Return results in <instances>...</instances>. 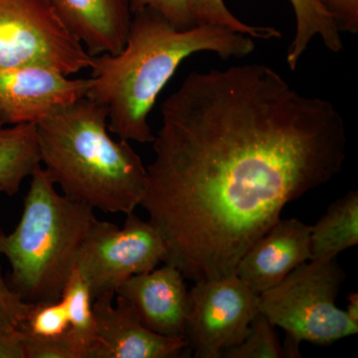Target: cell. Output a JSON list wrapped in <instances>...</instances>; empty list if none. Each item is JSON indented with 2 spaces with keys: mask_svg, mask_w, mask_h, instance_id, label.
Listing matches in <instances>:
<instances>
[{
  "mask_svg": "<svg viewBox=\"0 0 358 358\" xmlns=\"http://www.w3.org/2000/svg\"><path fill=\"white\" fill-rule=\"evenodd\" d=\"M160 112L141 205L166 242L164 263L194 282L236 275L285 206L345 160L334 103L266 65L194 71Z\"/></svg>",
  "mask_w": 358,
  "mask_h": 358,
  "instance_id": "obj_1",
  "label": "cell"
},
{
  "mask_svg": "<svg viewBox=\"0 0 358 358\" xmlns=\"http://www.w3.org/2000/svg\"><path fill=\"white\" fill-rule=\"evenodd\" d=\"M255 49L252 37L217 25L180 30L150 8L134 11L120 53L92 56L87 98L107 108L108 128L120 140L152 143L148 115L179 65L199 52L241 58Z\"/></svg>",
  "mask_w": 358,
  "mask_h": 358,
  "instance_id": "obj_2",
  "label": "cell"
},
{
  "mask_svg": "<svg viewBox=\"0 0 358 358\" xmlns=\"http://www.w3.org/2000/svg\"><path fill=\"white\" fill-rule=\"evenodd\" d=\"M108 115L84 96L35 124L40 162L66 196L128 215L145 194L147 167L129 141L110 138Z\"/></svg>",
  "mask_w": 358,
  "mask_h": 358,
  "instance_id": "obj_3",
  "label": "cell"
},
{
  "mask_svg": "<svg viewBox=\"0 0 358 358\" xmlns=\"http://www.w3.org/2000/svg\"><path fill=\"white\" fill-rule=\"evenodd\" d=\"M30 178L20 223L0 231V255L11 267L9 287L35 305L60 300L96 217L88 204L59 194L42 166Z\"/></svg>",
  "mask_w": 358,
  "mask_h": 358,
  "instance_id": "obj_4",
  "label": "cell"
},
{
  "mask_svg": "<svg viewBox=\"0 0 358 358\" xmlns=\"http://www.w3.org/2000/svg\"><path fill=\"white\" fill-rule=\"evenodd\" d=\"M338 257L315 259L259 294V313L296 343L329 345L358 333V324L336 305L345 273Z\"/></svg>",
  "mask_w": 358,
  "mask_h": 358,
  "instance_id": "obj_5",
  "label": "cell"
},
{
  "mask_svg": "<svg viewBox=\"0 0 358 358\" xmlns=\"http://www.w3.org/2000/svg\"><path fill=\"white\" fill-rule=\"evenodd\" d=\"M91 64L46 0H0V73L37 66L71 76Z\"/></svg>",
  "mask_w": 358,
  "mask_h": 358,
  "instance_id": "obj_6",
  "label": "cell"
},
{
  "mask_svg": "<svg viewBox=\"0 0 358 358\" xmlns=\"http://www.w3.org/2000/svg\"><path fill=\"white\" fill-rule=\"evenodd\" d=\"M167 248L159 231L134 212L122 228L92 221L77 259V270L88 285L92 300L115 296L129 278L154 270L166 261Z\"/></svg>",
  "mask_w": 358,
  "mask_h": 358,
  "instance_id": "obj_7",
  "label": "cell"
},
{
  "mask_svg": "<svg viewBox=\"0 0 358 358\" xmlns=\"http://www.w3.org/2000/svg\"><path fill=\"white\" fill-rule=\"evenodd\" d=\"M186 341L196 358H221L243 341L259 313V294L236 275L195 282Z\"/></svg>",
  "mask_w": 358,
  "mask_h": 358,
  "instance_id": "obj_8",
  "label": "cell"
},
{
  "mask_svg": "<svg viewBox=\"0 0 358 358\" xmlns=\"http://www.w3.org/2000/svg\"><path fill=\"white\" fill-rule=\"evenodd\" d=\"M90 85L37 66L0 73V127L37 124L86 96Z\"/></svg>",
  "mask_w": 358,
  "mask_h": 358,
  "instance_id": "obj_9",
  "label": "cell"
},
{
  "mask_svg": "<svg viewBox=\"0 0 358 358\" xmlns=\"http://www.w3.org/2000/svg\"><path fill=\"white\" fill-rule=\"evenodd\" d=\"M113 294L93 301L96 338L88 358H176L188 348L185 338L160 336L148 329L128 301Z\"/></svg>",
  "mask_w": 358,
  "mask_h": 358,
  "instance_id": "obj_10",
  "label": "cell"
},
{
  "mask_svg": "<svg viewBox=\"0 0 358 358\" xmlns=\"http://www.w3.org/2000/svg\"><path fill=\"white\" fill-rule=\"evenodd\" d=\"M185 278L176 266L160 268L129 278L117 289L148 329L169 338L186 339L190 296Z\"/></svg>",
  "mask_w": 358,
  "mask_h": 358,
  "instance_id": "obj_11",
  "label": "cell"
},
{
  "mask_svg": "<svg viewBox=\"0 0 358 358\" xmlns=\"http://www.w3.org/2000/svg\"><path fill=\"white\" fill-rule=\"evenodd\" d=\"M310 230L298 219H280L244 254L236 275L259 294L277 286L312 258Z\"/></svg>",
  "mask_w": 358,
  "mask_h": 358,
  "instance_id": "obj_12",
  "label": "cell"
},
{
  "mask_svg": "<svg viewBox=\"0 0 358 358\" xmlns=\"http://www.w3.org/2000/svg\"><path fill=\"white\" fill-rule=\"evenodd\" d=\"M91 56L120 53L133 21L131 0H46Z\"/></svg>",
  "mask_w": 358,
  "mask_h": 358,
  "instance_id": "obj_13",
  "label": "cell"
},
{
  "mask_svg": "<svg viewBox=\"0 0 358 358\" xmlns=\"http://www.w3.org/2000/svg\"><path fill=\"white\" fill-rule=\"evenodd\" d=\"M358 244V192L352 190L329 205L310 230V260L338 257Z\"/></svg>",
  "mask_w": 358,
  "mask_h": 358,
  "instance_id": "obj_14",
  "label": "cell"
},
{
  "mask_svg": "<svg viewBox=\"0 0 358 358\" xmlns=\"http://www.w3.org/2000/svg\"><path fill=\"white\" fill-rule=\"evenodd\" d=\"M41 166L36 126L0 127V189L8 196L20 192L26 178Z\"/></svg>",
  "mask_w": 358,
  "mask_h": 358,
  "instance_id": "obj_15",
  "label": "cell"
},
{
  "mask_svg": "<svg viewBox=\"0 0 358 358\" xmlns=\"http://www.w3.org/2000/svg\"><path fill=\"white\" fill-rule=\"evenodd\" d=\"M289 2L296 21V34L287 55L289 69L296 70L313 37L320 36L329 51L338 53L343 50L341 32L319 0H289Z\"/></svg>",
  "mask_w": 358,
  "mask_h": 358,
  "instance_id": "obj_16",
  "label": "cell"
},
{
  "mask_svg": "<svg viewBox=\"0 0 358 358\" xmlns=\"http://www.w3.org/2000/svg\"><path fill=\"white\" fill-rule=\"evenodd\" d=\"M60 300L64 303L69 319V331L84 348L88 358L89 348L96 338V322L88 285L77 268L66 282Z\"/></svg>",
  "mask_w": 358,
  "mask_h": 358,
  "instance_id": "obj_17",
  "label": "cell"
},
{
  "mask_svg": "<svg viewBox=\"0 0 358 358\" xmlns=\"http://www.w3.org/2000/svg\"><path fill=\"white\" fill-rule=\"evenodd\" d=\"M189 8L194 26H223L252 38L268 40L281 37V32L275 28L242 22L230 13L224 0H189Z\"/></svg>",
  "mask_w": 358,
  "mask_h": 358,
  "instance_id": "obj_18",
  "label": "cell"
},
{
  "mask_svg": "<svg viewBox=\"0 0 358 358\" xmlns=\"http://www.w3.org/2000/svg\"><path fill=\"white\" fill-rule=\"evenodd\" d=\"M222 357L281 358L285 357V352L275 326L259 313L243 341L226 350Z\"/></svg>",
  "mask_w": 358,
  "mask_h": 358,
  "instance_id": "obj_19",
  "label": "cell"
},
{
  "mask_svg": "<svg viewBox=\"0 0 358 358\" xmlns=\"http://www.w3.org/2000/svg\"><path fill=\"white\" fill-rule=\"evenodd\" d=\"M70 329L69 319L62 301L35 303L30 308L21 331L33 336H58Z\"/></svg>",
  "mask_w": 358,
  "mask_h": 358,
  "instance_id": "obj_20",
  "label": "cell"
},
{
  "mask_svg": "<svg viewBox=\"0 0 358 358\" xmlns=\"http://www.w3.org/2000/svg\"><path fill=\"white\" fill-rule=\"evenodd\" d=\"M23 348L25 358H87L84 348L69 329L50 338L23 333Z\"/></svg>",
  "mask_w": 358,
  "mask_h": 358,
  "instance_id": "obj_21",
  "label": "cell"
},
{
  "mask_svg": "<svg viewBox=\"0 0 358 358\" xmlns=\"http://www.w3.org/2000/svg\"><path fill=\"white\" fill-rule=\"evenodd\" d=\"M31 307L11 289L0 272V327L21 331Z\"/></svg>",
  "mask_w": 358,
  "mask_h": 358,
  "instance_id": "obj_22",
  "label": "cell"
},
{
  "mask_svg": "<svg viewBox=\"0 0 358 358\" xmlns=\"http://www.w3.org/2000/svg\"><path fill=\"white\" fill-rule=\"evenodd\" d=\"M143 8L154 9L178 29H188L194 26L189 0H131L133 13Z\"/></svg>",
  "mask_w": 358,
  "mask_h": 358,
  "instance_id": "obj_23",
  "label": "cell"
},
{
  "mask_svg": "<svg viewBox=\"0 0 358 358\" xmlns=\"http://www.w3.org/2000/svg\"><path fill=\"white\" fill-rule=\"evenodd\" d=\"M339 32L358 33V0H319Z\"/></svg>",
  "mask_w": 358,
  "mask_h": 358,
  "instance_id": "obj_24",
  "label": "cell"
},
{
  "mask_svg": "<svg viewBox=\"0 0 358 358\" xmlns=\"http://www.w3.org/2000/svg\"><path fill=\"white\" fill-rule=\"evenodd\" d=\"M0 358H25L22 331L0 327Z\"/></svg>",
  "mask_w": 358,
  "mask_h": 358,
  "instance_id": "obj_25",
  "label": "cell"
},
{
  "mask_svg": "<svg viewBox=\"0 0 358 358\" xmlns=\"http://www.w3.org/2000/svg\"><path fill=\"white\" fill-rule=\"evenodd\" d=\"M345 313L355 322L358 324V294L350 293L348 296Z\"/></svg>",
  "mask_w": 358,
  "mask_h": 358,
  "instance_id": "obj_26",
  "label": "cell"
}]
</instances>
